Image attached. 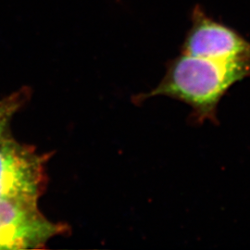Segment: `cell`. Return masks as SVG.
<instances>
[{
  "label": "cell",
  "instance_id": "6da1fadb",
  "mask_svg": "<svg viewBox=\"0 0 250 250\" xmlns=\"http://www.w3.org/2000/svg\"><path fill=\"white\" fill-rule=\"evenodd\" d=\"M250 59L216 61L183 53L168 67L161 83L134 102L153 97H169L192 108L196 124H218V107L227 92L238 82L250 78Z\"/></svg>",
  "mask_w": 250,
  "mask_h": 250
},
{
  "label": "cell",
  "instance_id": "7a4b0ae2",
  "mask_svg": "<svg viewBox=\"0 0 250 250\" xmlns=\"http://www.w3.org/2000/svg\"><path fill=\"white\" fill-rule=\"evenodd\" d=\"M50 154L20 143L11 134L0 138V199H37L47 187L46 164Z\"/></svg>",
  "mask_w": 250,
  "mask_h": 250
},
{
  "label": "cell",
  "instance_id": "3957f363",
  "mask_svg": "<svg viewBox=\"0 0 250 250\" xmlns=\"http://www.w3.org/2000/svg\"><path fill=\"white\" fill-rule=\"evenodd\" d=\"M69 230L67 224L46 219L37 199H0V250L44 249L51 238Z\"/></svg>",
  "mask_w": 250,
  "mask_h": 250
},
{
  "label": "cell",
  "instance_id": "277c9868",
  "mask_svg": "<svg viewBox=\"0 0 250 250\" xmlns=\"http://www.w3.org/2000/svg\"><path fill=\"white\" fill-rule=\"evenodd\" d=\"M196 15L183 53L216 61L250 59V42L231 28L207 18L200 12Z\"/></svg>",
  "mask_w": 250,
  "mask_h": 250
},
{
  "label": "cell",
  "instance_id": "5b68a950",
  "mask_svg": "<svg viewBox=\"0 0 250 250\" xmlns=\"http://www.w3.org/2000/svg\"><path fill=\"white\" fill-rule=\"evenodd\" d=\"M31 99V89L21 87L0 99V138L10 134L9 126L13 117Z\"/></svg>",
  "mask_w": 250,
  "mask_h": 250
}]
</instances>
